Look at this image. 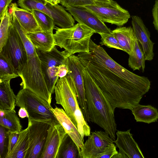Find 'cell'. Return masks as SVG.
Instances as JSON below:
<instances>
[{"label": "cell", "instance_id": "15", "mask_svg": "<svg viewBox=\"0 0 158 158\" xmlns=\"http://www.w3.org/2000/svg\"><path fill=\"white\" fill-rule=\"evenodd\" d=\"M66 133L58 122L52 124L48 130L41 158H56L60 146Z\"/></svg>", "mask_w": 158, "mask_h": 158}, {"label": "cell", "instance_id": "2", "mask_svg": "<svg viewBox=\"0 0 158 158\" xmlns=\"http://www.w3.org/2000/svg\"><path fill=\"white\" fill-rule=\"evenodd\" d=\"M83 75L87 110L90 121L102 128L114 140L117 130L115 110L84 67Z\"/></svg>", "mask_w": 158, "mask_h": 158}, {"label": "cell", "instance_id": "44", "mask_svg": "<svg viewBox=\"0 0 158 158\" xmlns=\"http://www.w3.org/2000/svg\"><path fill=\"white\" fill-rule=\"evenodd\" d=\"M46 0L48 1V2H51V0Z\"/></svg>", "mask_w": 158, "mask_h": 158}, {"label": "cell", "instance_id": "23", "mask_svg": "<svg viewBox=\"0 0 158 158\" xmlns=\"http://www.w3.org/2000/svg\"><path fill=\"white\" fill-rule=\"evenodd\" d=\"M10 81L0 82V110H15L16 96L11 88Z\"/></svg>", "mask_w": 158, "mask_h": 158}, {"label": "cell", "instance_id": "35", "mask_svg": "<svg viewBox=\"0 0 158 158\" xmlns=\"http://www.w3.org/2000/svg\"><path fill=\"white\" fill-rule=\"evenodd\" d=\"M93 0H60V3L66 8L83 6L93 4Z\"/></svg>", "mask_w": 158, "mask_h": 158}, {"label": "cell", "instance_id": "30", "mask_svg": "<svg viewBox=\"0 0 158 158\" xmlns=\"http://www.w3.org/2000/svg\"><path fill=\"white\" fill-rule=\"evenodd\" d=\"M33 14L40 27L43 31H53L55 28L53 19L44 13L37 10L31 11Z\"/></svg>", "mask_w": 158, "mask_h": 158}, {"label": "cell", "instance_id": "10", "mask_svg": "<svg viewBox=\"0 0 158 158\" xmlns=\"http://www.w3.org/2000/svg\"><path fill=\"white\" fill-rule=\"evenodd\" d=\"M69 68L68 74L71 76L75 82L77 102L85 121L90 122L86 103L83 69L84 66L78 56H69L66 63Z\"/></svg>", "mask_w": 158, "mask_h": 158}, {"label": "cell", "instance_id": "26", "mask_svg": "<svg viewBox=\"0 0 158 158\" xmlns=\"http://www.w3.org/2000/svg\"><path fill=\"white\" fill-rule=\"evenodd\" d=\"M29 146L28 129L20 132L18 139L11 153L6 158H25Z\"/></svg>", "mask_w": 158, "mask_h": 158}, {"label": "cell", "instance_id": "38", "mask_svg": "<svg viewBox=\"0 0 158 158\" xmlns=\"http://www.w3.org/2000/svg\"><path fill=\"white\" fill-rule=\"evenodd\" d=\"M153 24L158 32V0H156L152 10Z\"/></svg>", "mask_w": 158, "mask_h": 158}, {"label": "cell", "instance_id": "8", "mask_svg": "<svg viewBox=\"0 0 158 158\" xmlns=\"http://www.w3.org/2000/svg\"><path fill=\"white\" fill-rule=\"evenodd\" d=\"M83 6L94 14L104 23L118 27L126 24L130 18L129 12L113 0L94 1L93 4Z\"/></svg>", "mask_w": 158, "mask_h": 158}, {"label": "cell", "instance_id": "31", "mask_svg": "<svg viewBox=\"0 0 158 158\" xmlns=\"http://www.w3.org/2000/svg\"><path fill=\"white\" fill-rule=\"evenodd\" d=\"M12 13L9 10H6L1 19L0 26V50L5 44L8 37V30L12 18Z\"/></svg>", "mask_w": 158, "mask_h": 158}, {"label": "cell", "instance_id": "5", "mask_svg": "<svg viewBox=\"0 0 158 158\" xmlns=\"http://www.w3.org/2000/svg\"><path fill=\"white\" fill-rule=\"evenodd\" d=\"M27 62L19 73L23 88L28 89L51 104V95L42 73L40 60L36 52L27 55Z\"/></svg>", "mask_w": 158, "mask_h": 158}, {"label": "cell", "instance_id": "42", "mask_svg": "<svg viewBox=\"0 0 158 158\" xmlns=\"http://www.w3.org/2000/svg\"><path fill=\"white\" fill-rule=\"evenodd\" d=\"M51 2L54 4H57L60 3V0H51Z\"/></svg>", "mask_w": 158, "mask_h": 158}, {"label": "cell", "instance_id": "40", "mask_svg": "<svg viewBox=\"0 0 158 158\" xmlns=\"http://www.w3.org/2000/svg\"><path fill=\"white\" fill-rule=\"evenodd\" d=\"M69 72V68L66 64H63L58 66L57 76L60 78L66 76Z\"/></svg>", "mask_w": 158, "mask_h": 158}, {"label": "cell", "instance_id": "36", "mask_svg": "<svg viewBox=\"0 0 158 158\" xmlns=\"http://www.w3.org/2000/svg\"><path fill=\"white\" fill-rule=\"evenodd\" d=\"M118 153V152L116 150V146L114 143H111L97 158H113Z\"/></svg>", "mask_w": 158, "mask_h": 158}, {"label": "cell", "instance_id": "27", "mask_svg": "<svg viewBox=\"0 0 158 158\" xmlns=\"http://www.w3.org/2000/svg\"><path fill=\"white\" fill-rule=\"evenodd\" d=\"M128 64L134 71L141 70L144 72L146 60L142 48L136 37L132 54L129 55Z\"/></svg>", "mask_w": 158, "mask_h": 158}, {"label": "cell", "instance_id": "14", "mask_svg": "<svg viewBox=\"0 0 158 158\" xmlns=\"http://www.w3.org/2000/svg\"><path fill=\"white\" fill-rule=\"evenodd\" d=\"M66 10L78 23L89 27L95 33H110L112 32L96 15L84 6L69 7Z\"/></svg>", "mask_w": 158, "mask_h": 158}, {"label": "cell", "instance_id": "32", "mask_svg": "<svg viewBox=\"0 0 158 158\" xmlns=\"http://www.w3.org/2000/svg\"><path fill=\"white\" fill-rule=\"evenodd\" d=\"M74 116L77 122L78 132L84 142V136H88L91 134L90 128L85 121L79 104L77 106Z\"/></svg>", "mask_w": 158, "mask_h": 158}, {"label": "cell", "instance_id": "16", "mask_svg": "<svg viewBox=\"0 0 158 158\" xmlns=\"http://www.w3.org/2000/svg\"><path fill=\"white\" fill-rule=\"evenodd\" d=\"M131 23L134 32L144 53L146 60L153 59L154 43L150 39V34L140 18L136 15L131 16Z\"/></svg>", "mask_w": 158, "mask_h": 158}, {"label": "cell", "instance_id": "13", "mask_svg": "<svg viewBox=\"0 0 158 158\" xmlns=\"http://www.w3.org/2000/svg\"><path fill=\"white\" fill-rule=\"evenodd\" d=\"M131 129L127 131H117V139L114 141L119 148L118 154L113 158H144L138 144L130 133Z\"/></svg>", "mask_w": 158, "mask_h": 158}, {"label": "cell", "instance_id": "25", "mask_svg": "<svg viewBox=\"0 0 158 158\" xmlns=\"http://www.w3.org/2000/svg\"><path fill=\"white\" fill-rule=\"evenodd\" d=\"M56 158H80L79 149L67 133L60 146Z\"/></svg>", "mask_w": 158, "mask_h": 158}, {"label": "cell", "instance_id": "12", "mask_svg": "<svg viewBox=\"0 0 158 158\" xmlns=\"http://www.w3.org/2000/svg\"><path fill=\"white\" fill-rule=\"evenodd\" d=\"M114 140L105 131H95L88 138L80 151V158H97Z\"/></svg>", "mask_w": 158, "mask_h": 158}, {"label": "cell", "instance_id": "24", "mask_svg": "<svg viewBox=\"0 0 158 158\" xmlns=\"http://www.w3.org/2000/svg\"><path fill=\"white\" fill-rule=\"evenodd\" d=\"M0 124L10 132L21 131L22 126L15 110H0Z\"/></svg>", "mask_w": 158, "mask_h": 158}, {"label": "cell", "instance_id": "3", "mask_svg": "<svg viewBox=\"0 0 158 158\" xmlns=\"http://www.w3.org/2000/svg\"><path fill=\"white\" fill-rule=\"evenodd\" d=\"M53 36L56 46L64 48L69 56L77 53L89 52V43L94 31L79 23L72 27H56Z\"/></svg>", "mask_w": 158, "mask_h": 158}, {"label": "cell", "instance_id": "6", "mask_svg": "<svg viewBox=\"0 0 158 158\" xmlns=\"http://www.w3.org/2000/svg\"><path fill=\"white\" fill-rule=\"evenodd\" d=\"M2 54L11 64L19 74L27 61V53L21 38L12 21L6 41L1 49Z\"/></svg>", "mask_w": 158, "mask_h": 158}, {"label": "cell", "instance_id": "4", "mask_svg": "<svg viewBox=\"0 0 158 158\" xmlns=\"http://www.w3.org/2000/svg\"><path fill=\"white\" fill-rule=\"evenodd\" d=\"M16 105L26 109L28 120L44 122L51 125L58 122L51 110V104L28 89L23 88L19 92Z\"/></svg>", "mask_w": 158, "mask_h": 158}, {"label": "cell", "instance_id": "9", "mask_svg": "<svg viewBox=\"0 0 158 158\" xmlns=\"http://www.w3.org/2000/svg\"><path fill=\"white\" fill-rule=\"evenodd\" d=\"M24 9L31 11L35 10L43 12L54 20L55 25L62 28L70 27L74 25L75 19L62 6L54 4L46 0H25Z\"/></svg>", "mask_w": 158, "mask_h": 158}, {"label": "cell", "instance_id": "28", "mask_svg": "<svg viewBox=\"0 0 158 158\" xmlns=\"http://www.w3.org/2000/svg\"><path fill=\"white\" fill-rule=\"evenodd\" d=\"M19 77L12 65L0 54V82Z\"/></svg>", "mask_w": 158, "mask_h": 158}, {"label": "cell", "instance_id": "11", "mask_svg": "<svg viewBox=\"0 0 158 158\" xmlns=\"http://www.w3.org/2000/svg\"><path fill=\"white\" fill-rule=\"evenodd\" d=\"M51 126L44 122L28 120L29 146L25 158H41Z\"/></svg>", "mask_w": 158, "mask_h": 158}, {"label": "cell", "instance_id": "19", "mask_svg": "<svg viewBox=\"0 0 158 158\" xmlns=\"http://www.w3.org/2000/svg\"><path fill=\"white\" fill-rule=\"evenodd\" d=\"M36 51L40 60L41 66L46 68L58 66L66 64L68 53L65 50L60 51L56 46L49 51H44L36 49Z\"/></svg>", "mask_w": 158, "mask_h": 158}, {"label": "cell", "instance_id": "33", "mask_svg": "<svg viewBox=\"0 0 158 158\" xmlns=\"http://www.w3.org/2000/svg\"><path fill=\"white\" fill-rule=\"evenodd\" d=\"M9 132L5 127H0V157L6 158L8 152Z\"/></svg>", "mask_w": 158, "mask_h": 158}, {"label": "cell", "instance_id": "18", "mask_svg": "<svg viewBox=\"0 0 158 158\" xmlns=\"http://www.w3.org/2000/svg\"><path fill=\"white\" fill-rule=\"evenodd\" d=\"M9 7L26 33L42 31L31 11L19 7L16 3H11Z\"/></svg>", "mask_w": 158, "mask_h": 158}, {"label": "cell", "instance_id": "20", "mask_svg": "<svg viewBox=\"0 0 158 158\" xmlns=\"http://www.w3.org/2000/svg\"><path fill=\"white\" fill-rule=\"evenodd\" d=\"M26 34L35 49L49 51L56 46L53 31H41Z\"/></svg>", "mask_w": 158, "mask_h": 158}, {"label": "cell", "instance_id": "21", "mask_svg": "<svg viewBox=\"0 0 158 158\" xmlns=\"http://www.w3.org/2000/svg\"><path fill=\"white\" fill-rule=\"evenodd\" d=\"M116 38L121 50L129 55L133 52L136 36L131 27H119L112 31Z\"/></svg>", "mask_w": 158, "mask_h": 158}, {"label": "cell", "instance_id": "34", "mask_svg": "<svg viewBox=\"0 0 158 158\" xmlns=\"http://www.w3.org/2000/svg\"><path fill=\"white\" fill-rule=\"evenodd\" d=\"M99 34L101 36V45H104L109 48L121 50L118 40L112 32L110 33H102Z\"/></svg>", "mask_w": 158, "mask_h": 158}, {"label": "cell", "instance_id": "17", "mask_svg": "<svg viewBox=\"0 0 158 158\" xmlns=\"http://www.w3.org/2000/svg\"><path fill=\"white\" fill-rule=\"evenodd\" d=\"M51 110L59 123L66 132L71 137L77 146L80 151L84 145V142L78 132L77 127L72 122L64 109L56 107Z\"/></svg>", "mask_w": 158, "mask_h": 158}, {"label": "cell", "instance_id": "7", "mask_svg": "<svg viewBox=\"0 0 158 158\" xmlns=\"http://www.w3.org/2000/svg\"><path fill=\"white\" fill-rule=\"evenodd\" d=\"M55 99L56 104L61 105L75 126L77 124L74 116L77 105L78 104L76 86L70 75L60 78L54 88Z\"/></svg>", "mask_w": 158, "mask_h": 158}, {"label": "cell", "instance_id": "41", "mask_svg": "<svg viewBox=\"0 0 158 158\" xmlns=\"http://www.w3.org/2000/svg\"><path fill=\"white\" fill-rule=\"evenodd\" d=\"M18 115L21 118L28 117V114L26 109L23 107H20L18 111Z\"/></svg>", "mask_w": 158, "mask_h": 158}, {"label": "cell", "instance_id": "22", "mask_svg": "<svg viewBox=\"0 0 158 158\" xmlns=\"http://www.w3.org/2000/svg\"><path fill=\"white\" fill-rule=\"evenodd\" d=\"M132 111L137 122L148 124L157 121V110L151 105H142L139 104Z\"/></svg>", "mask_w": 158, "mask_h": 158}, {"label": "cell", "instance_id": "37", "mask_svg": "<svg viewBox=\"0 0 158 158\" xmlns=\"http://www.w3.org/2000/svg\"><path fill=\"white\" fill-rule=\"evenodd\" d=\"M19 132H10L9 136L8 152L7 157L11 153L16 144L19 137Z\"/></svg>", "mask_w": 158, "mask_h": 158}, {"label": "cell", "instance_id": "1", "mask_svg": "<svg viewBox=\"0 0 158 158\" xmlns=\"http://www.w3.org/2000/svg\"><path fill=\"white\" fill-rule=\"evenodd\" d=\"M89 50V52L80 53L77 56L114 110L118 108L132 111L149 90V80L118 64L91 39Z\"/></svg>", "mask_w": 158, "mask_h": 158}, {"label": "cell", "instance_id": "39", "mask_svg": "<svg viewBox=\"0 0 158 158\" xmlns=\"http://www.w3.org/2000/svg\"><path fill=\"white\" fill-rule=\"evenodd\" d=\"M12 0H0V19L3 16Z\"/></svg>", "mask_w": 158, "mask_h": 158}, {"label": "cell", "instance_id": "43", "mask_svg": "<svg viewBox=\"0 0 158 158\" xmlns=\"http://www.w3.org/2000/svg\"><path fill=\"white\" fill-rule=\"evenodd\" d=\"M94 1H107L109 0H93Z\"/></svg>", "mask_w": 158, "mask_h": 158}, {"label": "cell", "instance_id": "29", "mask_svg": "<svg viewBox=\"0 0 158 158\" xmlns=\"http://www.w3.org/2000/svg\"><path fill=\"white\" fill-rule=\"evenodd\" d=\"M42 73L48 90L51 95L54 91V88L58 80L57 76L58 66L46 68L41 66Z\"/></svg>", "mask_w": 158, "mask_h": 158}]
</instances>
